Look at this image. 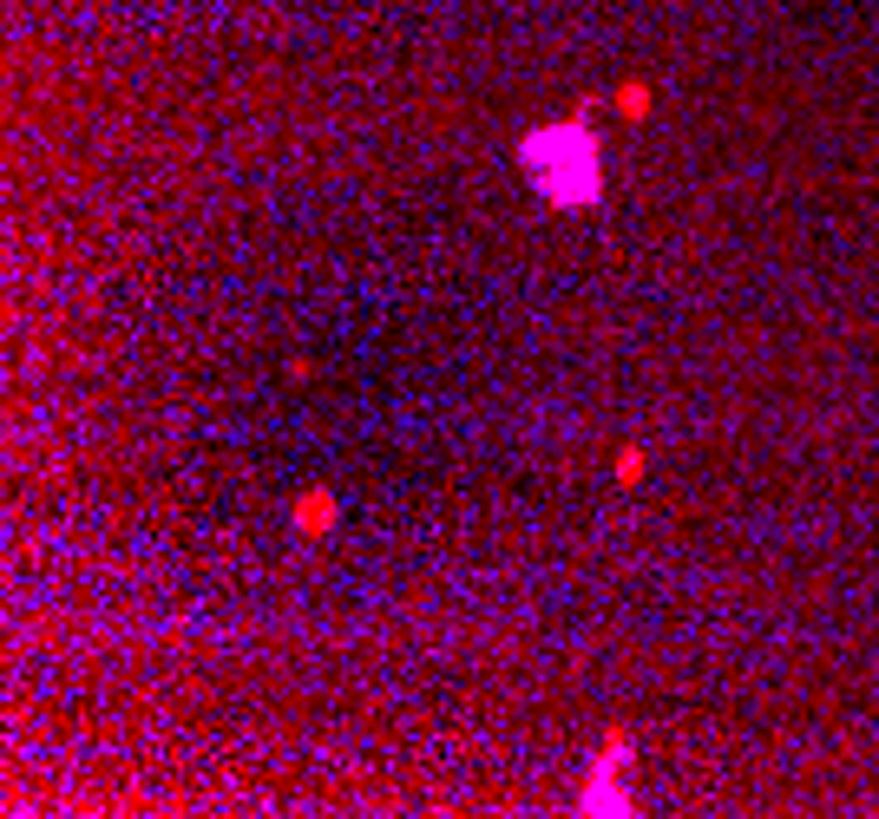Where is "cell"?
Here are the masks:
<instances>
[{"label": "cell", "instance_id": "obj_4", "mask_svg": "<svg viewBox=\"0 0 879 819\" xmlns=\"http://www.w3.org/2000/svg\"><path fill=\"white\" fill-rule=\"evenodd\" d=\"M611 105H617V118H624V125H643V118H650V105H656V92H650L643 79H624V86L611 92Z\"/></svg>", "mask_w": 879, "mask_h": 819}, {"label": "cell", "instance_id": "obj_2", "mask_svg": "<svg viewBox=\"0 0 879 819\" xmlns=\"http://www.w3.org/2000/svg\"><path fill=\"white\" fill-rule=\"evenodd\" d=\"M572 812H585V819H630L637 812V741H630V728H604V741L591 754V773L572 793Z\"/></svg>", "mask_w": 879, "mask_h": 819}, {"label": "cell", "instance_id": "obj_1", "mask_svg": "<svg viewBox=\"0 0 879 819\" xmlns=\"http://www.w3.org/2000/svg\"><path fill=\"white\" fill-rule=\"evenodd\" d=\"M512 164L525 171L552 211H598L604 203V144L591 125V105H578L572 118H545L512 144Z\"/></svg>", "mask_w": 879, "mask_h": 819}, {"label": "cell", "instance_id": "obj_3", "mask_svg": "<svg viewBox=\"0 0 879 819\" xmlns=\"http://www.w3.org/2000/svg\"><path fill=\"white\" fill-rule=\"evenodd\" d=\"M289 525H296L302 538H328V531L341 525V499H335L328 486H309V492H296V505H289Z\"/></svg>", "mask_w": 879, "mask_h": 819}, {"label": "cell", "instance_id": "obj_5", "mask_svg": "<svg viewBox=\"0 0 879 819\" xmlns=\"http://www.w3.org/2000/svg\"><path fill=\"white\" fill-rule=\"evenodd\" d=\"M643 479V446H624L617 453V486H637Z\"/></svg>", "mask_w": 879, "mask_h": 819}]
</instances>
